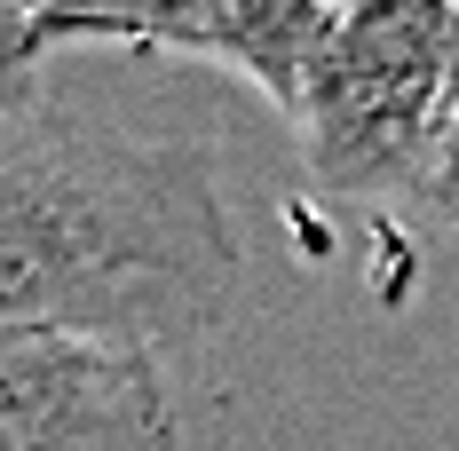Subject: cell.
Segmentation results:
<instances>
[{"mask_svg": "<svg viewBox=\"0 0 459 451\" xmlns=\"http://www.w3.org/2000/svg\"><path fill=\"white\" fill-rule=\"evenodd\" d=\"M246 246L214 151L56 103L0 111V341H111L175 364L238 309Z\"/></svg>", "mask_w": 459, "mask_h": 451, "instance_id": "obj_1", "label": "cell"}, {"mask_svg": "<svg viewBox=\"0 0 459 451\" xmlns=\"http://www.w3.org/2000/svg\"><path fill=\"white\" fill-rule=\"evenodd\" d=\"M459 95L452 0H333L317 56L293 95L301 175L341 206H396L428 190Z\"/></svg>", "mask_w": 459, "mask_h": 451, "instance_id": "obj_2", "label": "cell"}, {"mask_svg": "<svg viewBox=\"0 0 459 451\" xmlns=\"http://www.w3.org/2000/svg\"><path fill=\"white\" fill-rule=\"evenodd\" d=\"M24 40L40 48H143V56H190L222 64L246 88L293 111L301 72L317 56L333 0H16Z\"/></svg>", "mask_w": 459, "mask_h": 451, "instance_id": "obj_3", "label": "cell"}, {"mask_svg": "<svg viewBox=\"0 0 459 451\" xmlns=\"http://www.w3.org/2000/svg\"><path fill=\"white\" fill-rule=\"evenodd\" d=\"M0 451H183L167 364L111 341H0Z\"/></svg>", "mask_w": 459, "mask_h": 451, "instance_id": "obj_4", "label": "cell"}, {"mask_svg": "<svg viewBox=\"0 0 459 451\" xmlns=\"http://www.w3.org/2000/svg\"><path fill=\"white\" fill-rule=\"evenodd\" d=\"M40 48L24 40V16L16 8H0V111H24V103H40Z\"/></svg>", "mask_w": 459, "mask_h": 451, "instance_id": "obj_5", "label": "cell"}, {"mask_svg": "<svg viewBox=\"0 0 459 451\" xmlns=\"http://www.w3.org/2000/svg\"><path fill=\"white\" fill-rule=\"evenodd\" d=\"M420 206H428L436 222H452V230H459V95H452V119H444V143H436V167H428Z\"/></svg>", "mask_w": 459, "mask_h": 451, "instance_id": "obj_6", "label": "cell"}, {"mask_svg": "<svg viewBox=\"0 0 459 451\" xmlns=\"http://www.w3.org/2000/svg\"><path fill=\"white\" fill-rule=\"evenodd\" d=\"M452 8H459V0H452Z\"/></svg>", "mask_w": 459, "mask_h": 451, "instance_id": "obj_7", "label": "cell"}]
</instances>
